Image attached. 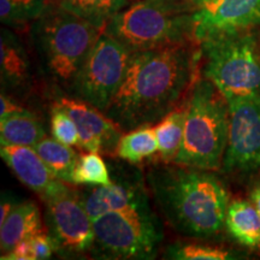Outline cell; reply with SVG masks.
Returning a JSON list of instances; mask_svg holds the SVG:
<instances>
[{
	"mask_svg": "<svg viewBox=\"0 0 260 260\" xmlns=\"http://www.w3.org/2000/svg\"><path fill=\"white\" fill-rule=\"evenodd\" d=\"M190 44L133 52L105 115L130 132L157 123L176 109L198 80L201 52Z\"/></svg>",
	"mask_w": 260,
	"mask_h": 260,
	"instance_id": "obj_1",
	"label": "cell"
},
{
	"mask_svg": "<svg viewBox=\"0 0 260 260\" xmlns=\"http://www.w3.org/2000/svg\"><path fill=\"white\" fill-rule=\"evenodd\" d=\"M147 183L161 214L182 235L206 239L225 225L229 194L207 170L159 165L148 171Z\"/></svg>",
	"mask_w": 260,
	"mask_h": 260,
	"instance_id": "obj_2",
	"label": "cell"
},
{
	"mask_svg": "<svg viewBox=\"0 0 260 260\" xmlns=\"http://www.w3.org/2000/svg\"><path fill=\"white\" fill-rule=\"evenodd\" d=\"M188 0H138L122 10L104 29L130 52L197 41L194 14Z\"/></svg>",
	"mask_w": 260,
	"mask_h": 260,
	"instance_id": "obj_3",
	"label": "cell"
},
{
	"mask_svg": "<svg viewBox=\"0 0 260 260\" xmlns=\"http://www.w3.org/2000/svg\"><path fill=\"white\" fill-rule=\"evenodd\" d=\"M229 133V105L209 79L195 81L188 98L183 142L174 164L217 170L222 167Z\"/></svg>",
	"mask_w": 260,
	"mask_h": 260,
	"instance_id": "obj_4",
	"label": "cell"
},
{
	"mask_svg": "<svg viewBox=\"0 0 260 260\" xmlns=\"http://www.w3.org/2000/svg\"><path fill=\"white\" fill-rule=\"evenodd\" d=\"M103 30L57 4L31 23V39L47 73L71 87Z\"/></svg>",
	"mask_w": 260,
	"mask_h": 260,
	"instance_id": "obj_5",
	"label": "cell"
},
{
	"mask_svg": "<svg viewBox=\"0 0 260 260\" xmlns=\"http://www.w3.org/2000/svg\"><path fill=\"white\" fill-rule=\"evenodd\" d=\"M199 44L204 77L226 102L260 96V45L253 30L219 32Z\"/></svg>",
	"mask_w": 260,
	"mask_h": 260,
	"instance_id": "obj_6",
	"label": "cell"
},
{
	"mask_svg": "<svg viewBox=\"0 0 260 260\" xmlns=\"http://www.w3.org/2000/svg\"><path fill=\"white\" fill-rule=\"evenodd\" d=\"M98 253L116 259H153L162 230L148 205L109 212L93 220Z\"/></svg>",
	"mask_w": 260,
	"mask_h": 260,
	"instance_id": "obj_7",
	"label": "cell"
},
{
	"mask_svg": "<svg viewBox=\"0 0 260 260\" xmlns=\"http://www.w3.org/2000/svg\"><path fill=\"white\" fill-rule=\"evenodd\" d=\"M132 53L103 30L71 84L74 95L105 113L124 80Z\"/></svg>",
	"mask_w": 260,
	"mask_h": 260,
	"instance_id": "obj_8",
	"label": "cell"
},
{
	"mask_svg": "<svg viewBox=\"0 0 260 260\" xmlns=\"http://www.w3.org/2000/svg\"><path fill=\"white\" fill-rule=\"evenodd\" d=\"M59 181L42 197L46 204V222L56 252L81 254L94 246L93 219L79 194Z\"/></svg>",
	"mask_w": 260,
	"mask_h": 260,
	"instance_id": "obj_9",
	"label": "cell"
},
{
	"mask_svg": "<svg viewBox=\"0 0 260 260\" xmlns=\"http://www.w3.org/2000/svg\"><path fill=\"white\" fill-rule=\"evenodd\" d=\"M229 133L223 169L225 172L260 169V96L239 98L228 102Z\"/></svg>",
	"mask_w": 260,
	"mask_h": 260,
	"instance_id": "obj_10",
	"label": "cell"
},
{
	"mask_svg": "<svg viewBox=\"0 0 260 260\" xmlns=\"http://www.w3.org/2000/svg\"><path fill=\"white\" fill-rule=\"evenodd\" d=\"M260 27V0H205L194 14L197 42L219 32Z\"/></svg>",
	"mask_w": 260,
	"mask_h": 260,
	"instance_id": "obj_11",
	"label": "cell"
},
{
	"mask_svg": "<svg viewBox=\"0 0 260 260\" xmlns=\"http://www.w3.org/2000/svg\"><path fill=\"white\" fill-rule=\"evenodd\" d=\"M57 106L68 112L79 130L77 146L86 152L116 154L117 146L122 138L121 128L105 113L80 99L61 98Z\"/></svg>",
	"mask_w": 260,
	"mask_h": 260,
	"instance_id": "obj_12",
	"label": "cell"
},
{
	"mask_svg": "<svg viewBox=\"0 0 260 260\" xmlns=\"http://www.w3.org/2000/svg\"><path fill=\"white\" fill-rule=\"evenodd\" d=\"M87 212L93 220L109 212L148 205L145 188L138 180L118 177L107 186L86 189L80 195Z\"/></svg>",
	"mask_w": 260,
	"mask_h": 260,
	"instance_id": "obj_13",
	"label": "cell"
},
{
	"mask_svg": "<svg viewBox=\"0 0 260 260\" xmlns=\"http://www.w3.org/2000/svg\"><path fill=\"white\" fill-rule=\"evenodd\" d=\"M0 155L15 176L29 189L41 195V198L53 189L59 182L30 146L2 145Z\"/></svg>",
	"mask_w": 260,
	"mask_h": 260,
	"instance_id": "obj_14",
	"label": "cell"
},
{
	"mask_svg": "<svg viewBox=\"0 0 260 260\" xmlns=\"http://www.w3.org/2000/svg\"><path fill=\"white\" fill-rule=\"evenodd\" d=\"M0 225V248L3 254H5L18 242L42 232L40 210L32 201L16 205L5 222Z\"/></svg>",
	"mask_w": 260,
	"mask_h": 260,
	"instance_id": "obj_15",
	"label": "cell"
},
{
	"mask_svg": "<svg viewBox=\"0 0 260 260\" xmlns=\"http://www.w3.org/2000/svg\"><path fill=\"white\" fill-rule=\"evenodd\" d=\"M0 75L6 88L24 87L30 77V64L22 42L14 32L2 29L0 38Z\"/></svg>",
	"mask_w": 260,
	"mask_h": 260,
	"instance_id": "obj_16",
	"label": "cell"
},
{
	"mask_svg": "<svg viewBox=\"0 0 260 260\" xmlns=\"http://www.w3.org/2000/svg\"><path fill=\"white\" fill-rule=\"evenodd\" d=\"M225 226L234 239L249 248L260 247V216L254 204L236 200L229 204Z\"/></svg>",
	"mask_w": 260,
	"mask_h": 260,
	"instance_id": "obj_17",
	"label": "cell"
},
{
	"mask_svg": "<svg viewBox=\"0 0 260 260\" xmlns=\"http://www.w3.org/2000/svg\"><path fill=\"white\" fill-rule=\"evenodd\" d=\"M187 112L188 100L169 112L154 126L155 138L158 141V152L162 161L172 162L180 152L183 142Z\"/></svg>",
	"mask_w": 260,
	"mask_h": 260,
	"instance_id": "obj_18",
	"label": "cell"
},
{
	"mask_svg": "<svg viewBox=\"0 0 260 260\" xmlns=\"http://www.w3.org/2000/svg\"><path fill=\"white\" fill-rule=\"evenodd\" d=\"M32 148L38 152L57 180L65 183H74V172L80 155L71 146L61 144L54 138H44Z\"/></svg>",
	"mask_w": 260,
	"mask_h": 260,
	"instance_id": "obj_19",
	"label": "cell"
},
{
	"mask_svg": "<svg viewBox=\"0 0 260 260\" xmlns=\"http://www.w3.org/2000/svg\"><path fill=\"white\" fill-rule=\"evenodd\" d=\"M128 3L129 0H59L56 4L104 30Z\"/></svg>",
	"mask_w": 260,
	"mask_h": 260,
	"instance_id": "obj_20",
	"label": "cell"
},
{
	"mask_svg": "<svg viewBox=\"0 0 260 260\" xmlns=\"http://www.w3.org/2000/svg\"><path fill=\"white\" fill-rule=\"evenodd\" d=\"M46 138L44 126L34 115H12L0 119V144L30 146Z\"/></svg>",
	"mask_w": 260,
	"mask_h": 260,
	"instance_id": "obj_21",
	"label": "cell"
},
{
	"mask_svg": "<svg viewBox=\"0 0 260 260\" xmlns=\"http://www.w3.org/2000/svg\"><path fill=\"white\" fill-rule=\"evenodd\" d=\"M158 152V141L154 128L140 126L122 135L116 149V155L130 164H138L153 157Z\"/></svg>",
	"mask_w": 260,
	"mask_h": 260,
	"instance_id": "obj_22",
	"label": "cell"
},
{
	"mask_svg": "<svg viewBox=\"0 0 260 260\" xmlns=\"http://www.w3.org/2000/svg\"><path fill=\"white\" fill-rule=\"evenodd\" d=\"M47 0H0V19L9 27L32 23L46 11Z\"/></svg>",
	"mask_w": 260,
	"mask_h": 260,
	"instance_id": "obj_23",
	"label": "cell"
},
{
	"mask_svg": "<svg viewBox=\"0 0 260 260\" xmlns=\"http://www.w3.org/2000/svg\"><path fill=\"white\" fill-rule=\"evenodd\" d=\"M112 182L109 168L104 159L98 153L88 152L82 154L74 172L75 184H89V186H107Z\"/></svg>",
	"mask_w": 260,
	"mask_h": 260,
	"instance_id": "obj_24",
	"label": "cell"
},
{
	"mask_svg": "<svg viewBox=\"0 0 260 260\" xmlns=\"http://www.w3.org/2000/svg\"><path fill=\"white\" fill-rule=\"evenodd\" d=\"M168 256L178 260H223L233 258L230 252L225 249L195 243L174 245L170 251H168Z\"/></svg>",
	"mask_w": 260,
	"mask_h": 260,
	"instance_id": "obj_25",
	"label": "cell"
},
{
	"mask_svg": "<svg viewBox=\"0 0 260 260\" xmlns=\"http://www.w3.org/2000/svg\"><path fill=\"white\" fill-rule=\"evenodd\" d=\"M51 132L57 141L68 146L79 144V130L76 123L68 112L54 105L51 115Z\"/></svg>",
	"mask_w": 260,
	"mask_h": 260,
	"instance_id": "obj_26",
	"label": "cell"
},
{
	"mask_svg": "<svg viewBox=\"0 0 260 260\" xmlns=\"http://www.w3.org/2000/svg\"><path fill=\"white\" fill-rule=\"evenodd\" d=\"M30 243L35 254V260L50 259L52 254H53V252L56 251V246H54V242L52 240L51 235L45 234L44 232L30 237Z\"/></svg>",
	"mask_w": 260,
	"mask_h": 260,
	"instance_id": "obj_27",
	"label": "cell"
},
{
	"mask_svg": "<svg viewBox=\"0 0 260 260\" xmlns=\"http://www.w3.org/2000/svg\"><path fill=\"white\" fill-rule=\"evenodd\" d=\"M3 260H35V254L32 251L30 239L18 242L11 251L5 253L2 256Z\"/></svg>",
	"mask_w": 260,
	"mask_h": 260,
	"instance_id": "obj_28",
	"label": "cell"
},
{
	"mask_svg": "<svg viewBox=\"0 0 260 260\" xmlns=\"http://www.w3.org/2000/svg\"><path fill=\"white\" fill-rule=\"evenodd\" d=\"M0 106H2V109H0V119L12 115H31L30 111H28L27 109L15 103L4 90L0 95Z\"/></svg>",
	"mask_w": 260,
	"mask_h": 260,
	"instance_id": "obj_29",
	"label": "cell"
},
{
	"mask_svg": "<svg viewBox=\"0 0 260 260\" xmlns=\"http://www.w3.org/2000/svg\"><path fill=\"white\" fill-rule=\"evenodd\" d=\"M16 205L12 203L10 199H3L2 200V206H0V224L5 222V219L8 218L9 214L11 213V211L14 210Z\"/></svg>",
	"mask_w": 260,
	"mask_h": 260,
	"instance_id": "obj_30",
	"label": "cell"
},
{
	"mask_svg": "<svg viewBox=\"0 0 260 260\" xmlns=\"http://www.w3.org/2000/svg\"><path fill=\"white\" fill-rule=\"evenodd\" d=\"M251 200H252V203L254 204V206L256 207V210H258V213H259V216H260V186L255 187L254 189L252 190Z\"/></svg>",
	"mask_w": 260,
	"mask_h": 260,
	"instance_id": "obj_31",
	"label": "cell"
},
{
	"mask_svg": "<svg viewBox=\"0 0 260 260\" xmlns=\"http://www.w3.org/2000/svg\"><path fill=\"white\" fill-rule=\"evenodd\" d=\"M188 2H190L191 4H194L195 6H197V8H199V6L203 4L205 0H188Z\"/></svg>",
	"mask_w": 260,
	"mask_h": 260,
	"instance_id": "obj_32",
	"label": "cell"
},
{
	"mask_svg": "<svg viewBox=\"0 0 260 260\" xmlns=\"http://www.w3.org/2000/svg\"><path fill=\"white\" fill-rule=\"evenodd\" d=\"M50 2H51V3H54V4H56V3L59 2V0H50Z\"/></svg>",
	"mask_w": 260,
	"mask_h": 260,
	"instance_id": "obj_33",
	"label": "cell"
}]
</instances>
